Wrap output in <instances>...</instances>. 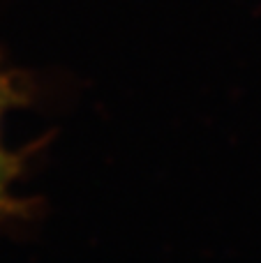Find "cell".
I'll return each mask as SVG.
<instances>
[{
  "mask_svg": "<svg viewBox=\"0 0 261 263\" xmlns=\"http://www.w3.org/2000/svg\"><path fill=\"white\" fill-rule=\"evenodd\" d=\"M16 162L12 155L0 153V222L9 219L21 210V201L16 196Z\"/></svg>",
  "mask_w": 261,
  "mask_h": 263,
  "instance_id": "1",
  "label": "cell"
},
{
  "mask_svg": "<svg viewBox=\"0 0 261 263\" xmlns=\"http://www.w3.org/2000/svg\"><path fill=\"white\" fill-rule=\"evenodd\" d=\"M16 97H18V92H16V88H14V81L7 77V74L0 72V125H3L5 114L14 106ZM0 153H3V150H0Z\"/></svg>",
  "mask_w": 261,
  "mask_h": 263,
  "instance_id": "2",
  "label": "cell"
}]
</instances>
